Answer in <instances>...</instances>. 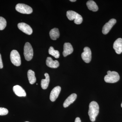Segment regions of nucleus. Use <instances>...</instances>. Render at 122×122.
<instances>
[{"label":"nucleus","mask_w":122,"mask_h":122,"mask_svg":"<svg viewBox=\"0 0 122 122\" xmlns=\"http://www.w3.org/2000/svg\"><path fill=\"white\" fill-rule=\"evenodd\" d=\"M99 112V106L97 103L95 101L92 102L89 106L88 114L90 120L92 122H94L96 120V118L98 115Z\"/></svg>","instance_id":"nucleus-1"},{"label":"nucleus","mask_w":122,"mask_h":122,"mask_svg":"<svg viewBox=\"0 0 122 122\" xmlns=\"http://www.w3.org/2000/svg\"><path fill=\"white\" fill-rule=\"evenodd\" d=\"M120 79V76L117 72L115 71L107 72V75L105 76L104 80L107 83H114L117 82Z\"/></svg>","instance_id":"nucleus-2"},{"label":"nucleus","mask_w":122,"mask_h":122,"mask_svg":"<svg viewBox=\"0 0 122 122\" xmlns=\"http://www.w3.org/2000/svg\"><path fill=\"white\" fill-rule=\"evenodd\" d=\"M66 16L70 20H74L75 24L79 25L82 22L83 18L80 14L73 11H68L66 12Z\"/></svg>","instance_id":"nucleus-3"},{"label":"nucleus","mask_w":122,"mask_h":122,"mask_svg":"<svg viewBox=\"0 0 122 122\" xmlns=\"http://www.w3.org/2000/svg\"><path fill=\"white\" fill-rule=\"evenodd\" d=\"M24 55L26 61H30L32 59L33 51L32 46L29 42H26L24 46Z\"/></svg>","instance_id":"nucleus-4"},{"label":"nucleus","mask_w":122,"mask_h":122,"mask_svg":"<svg viewBox=\"0 0 122 122\" xmlns=\"http://www.w3.org/2000/svg\"><path fill=\"white\" fill-rule=\"evenodd\" d=\"M15 9L20 13L25 14H30L33 12L32 9L29 5L25 4H18L16 5Z\"/></svg>","instance_id":"nucleus-5"},{"label":"nucleus","mask_w":122,"mask_h":122,"mask_svg":"<svg viewBox=\"0 0 122 122\" xmlns=\"http://www.w3.org/2000/svg\"><path fill=\"white\" fill-rule=\"evenodd\" d=\"M10 59L12 63L16 66H19L21 64L20 56L17 51L13 50L10 53Z\"/></svg>","instance_id":"nucleus-6"},{"label":"nucleus","mask_w":122,"mask_h":122,"mask_svg":"<svg viewBox=\"0 0 122 122\" xmlns=\"http://www.w3.org/2000/svg\"><path fill=\"white\" fill-rule=\"evenodd\" d=\"M83 50L84 52L81 54L82 58L86 63H89L92 58V53L90 49L88 47H85Z\"/></svg>","instance_id":"nucleus-7"},{"label":"nucleus","mask_w":122,"mask_h":122,"mask_svg":"<svg viewBox=\"0 0 122 122\" xmlns=\"http://www.w3.org/2000/svg\"><path fill=\"white\" fill-rule=\"evenodd\" d=\"M18 29L28 35H31L33 33V30L32 28L28 24L21 22L18 24Z\"/></svg>","instance_id":"nucleus-8"},{"label":"nucleus","mask_w":122,"mask_h":122,"mask_svg":"<svg viewBox=\"0 0 122 122\" xmlns=\"http://www.w3.org/2000/svg\"><path fill=\"white\" fill-rule=\"evenodd\" d=\"M116 22V20L113 18L106 23L102 28V32L103 34L105 35L107 34Z\"/></svg>","instance_id":"nucleus-9"},{"label":"nucleus","mask_w":122,"mask_h":122,"mask_svg":"<svg viewBox=\"0 0 122 122\" xmlns=\"http://www.w3.org/2000/svg\"><path fill=\"white\" fill-rule=\"evenodd\" d=\"M61 90V87L59 86L54 87L50 93V99L52 102H54L56 100L59 96Z\"/></svg>","instance_id":"nucleus-10"},{"label":"nucleus","mask_w":122,"mask_h":122,"mask_svg":"<svg viewBox=\"0 0 122 122\" xmlns=\"http://www.w3.org/2000/svg\"><path fill=\"white\" fill-rule=\"evenodd\" d=\"M113 48L117 54H120L122 52V39L119 38L114 42Z\"/></svg>","instance_id":"nucleus-11"},{"label":"nucleus","mask_w":122,"mask_h":122,"mask_svg":"<svg viewBox=\"0 0 122 122\" xmlns=\"http://www.w3.org/2000/svg\"><path fill=\"white\" fill-rule=\"evenodd\" d=\"M73 52V48L71 44L70 43H65L63 46V55L65 57L72 54Z\"/></svg>","instance_id":"nucleus-12"},{"label":"nucleus","mask_w":122,"mask_h":122,"mask_svg":"<svg viewBox=\"0 0 122 122\" xmlns=\"http://www.w3.org/2000/svg\"><path fill=\"white\" fill-rule=\"evenodd\" d=\"M13 90L15 94L19 97H25L26 96L25 90L19 85L14 86L13 87Z\"/></svg>","instance_id":"nucleus-13"},{"label":"nucleus","mask_w":122,"mask_h":122,"mask_svg":"<svg viewBox=\"0 0 122 122\" xmlns=\"http://www.w3.org/2000/svg\"><path fill=\"white\" fill-rule=\"evenodd\" d=\"M77 95L76 94L73 93L70 95L66 99L63 104L64 107H66L73 103L77 98Z\"/></svg>","instance_id":"nucleus-14"},{"label":"nucleus","mask_w":122,"mask_h":122,"mask_svg":"<svg viewBox=\"0 0 122 122\" xmlns=\"http://www.w3.org/2000/svg\"><path fill=\"white\" fill-rule=\"evenodd\" d=\"M46 65L52 68H57L59 66V62L56 60L53 61L50 57H48L46 61Z\"/></svg>","instance_id":"nucleus-15"},{"label":"nucleus","mask_w":122,"mask_h":122,"mask_svg":"<svg viewBox=\"0 0 122 122\" xmlns=\"http://www.w3.org/2000/svg\"><path fill=\"white\" fill-rule=\"evenodd\" d=\"M45 79H42L41 82V86L43 89H46L48 88L50 82V77L49 74L46 73L45 74Z\"/></svg>","instance_id":"nucleus-16"},{"label":"nucleus","mask_w":122,"mask_h":122,"mask_svg":"<svg viewBox=\"0 0 122 122\" xmlns=\"http://www.w3.org/2000/svg\"><path fill=\"white\" fill-rule=\"evenodd\" d=\"M49 34L51 39L56 40L60 36L59 30L56 28L53 29L50 32Z\"/></svg>","instance_id":"nucleus-17"},{"label":"nucleus","mask_w":122,"mask_h":122,"mask_svg":"<svg viewBox=\"0 0 122 122\" xmlns=\"http://www.w3.org/2000/svg\"><path fill=\"white\" fill-rule=\"evenodd\" d=\"M87 8L90 10L96 12L98 10V8L97 5L96 3L93 0H89L86 3Z\"/></svg>","instance_id":"nucleus-18"},{"label":"nucleus","mask_w":122,"mask_h":122,"mask_svg":"<svg viewBox=\"0 0 122 122\" xmlns=\"http://www.w3.org/2000/svg\"><path fill=\"white\" fill-rule=\"evenodd\" d=\"M28 77L29 82L30 84H33L36 81V78L35 73L31 70H29L28 72Z\"/></svg>","instance_id":"nucleus-19"},{"label":"nucleus","mask_w":122,"mask_h":122,"mask_svg":"<svg viewBox=\"0 0 122 122\" xmlns=\"http://www.w3.org/2000/svg\"><path fill=\"white\" fill-rule=\"evenodd\" d=\"M49 53L56 58H58L60 56V53L59 51L55 50L52 46H51L49 49Z\"/></svg>","instance_id":"nucleus-20"},{"label":"nucleus","mask_w":122,"mask_h":122,"mask_svg":"<svg viewBox=\"0 0 122 122\" xmlns=\"http://www.w3.org/2000/svg\"><path fill=\"white\" fill-rule=\"evenodd\" d=\"M7 25V21L4 18L0 17V30L4 29Z\"/></svg>","instance_id":"nucleus-21"},{"label":"nucleus","mask_w":122,"mask_h":122,"mask_svg":"<svg viewBox=\"0 0 122 122\" xmlns=\"http://www.w3.org/2000/svg\"><path fill=\"white\" fill-rule=\"evenodd\" d=\"M8 109L4 107H0V115H5L8 113Z\"/></svg>","instance_id":"nucleus-22"},{"label":"nucleus","mask_w":122,"mask_h":122,"mask_svg":"<svg viewBox=\"0 0 122 122\" xmlns=\"http://www.w3.org/2000/svg\"><path fill=\"white\" fill-rule=\"evenodd\" d=\"M3 67V63H2V59H1V55L0 54V69H2Z\"/></svg>","instance_id":"nucleus-23"},{"label":"nucleus","mask_w":122,"mask_h":122,"mask_svg":"<svg viewBox=\"0 0 122 122\" xmlns=\"http://www.w3.org/2000/svg\"><path fill=\"white\" fill-rule=\"evenodd\" d=\"M75 122H81V119H80V118L77 117L75 119Z\"/></svg>","instance_id":"nucleus-24"},{"label":"nucleus","mask_w":122,"mask_h":122,"mask_svg":"<svg viewBox=\"0 0 122 122\" xmlns=\"http://www.w3.org/2000/svg\"><path fill=\"white\" fill-rule=\"evenodd\" d=\"M70 1H71V2H75L76 1V0H70Z\"/></svg>","instance_id":"nucleus-25"},{"label":"nucleus","mask_w":122,"mask_h":122,"mask_svg":"<svg viewBox=\"0 0 122 122\" xmlns=\"http://www.w3.org/2000/svg\"><path fill=\"white\" fill-rule=\"evenodd\" d=\"M121 107H122V104H121Z\"/></svg>","instance_id":"nucleus-26"},{"label":"nucleus","mask_w":122,"mask_h":122,"mask_svg":"<svg viewBox=\"0 0 122 122\" xmlns=\"http://www.w3.org/2000/svg\"></svg>","instance_id":"nucleus-27"}]
</instances>
